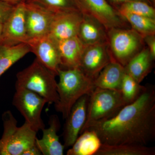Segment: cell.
I'll return each mask as SVG.
<instances>
[{
    "label": "cell",
    "instance_id": "obj_21",
    "mask_svg": "<svg viewBox=\"0 0 155 155\" xmlns=\"http://www.w3.org/2000/svg\"><path fill=\"white\" fill-rule=\"evenodd\" d=\"M29 52L30 48L27 44L13 46L0 45V77Z\"/></svg>",
    "mask_w": 155,
    "mask_h": 155
},
{
    "label": "cell",
    "instance_id": "obj_1",
    "mask_svg": "<svg viewBox=\"0 0 155 155\" xmlns=\"http://www.w3.org/2000/svg\"><path fill=\"white\" fill-rule=\"evenodd\" d=\"M87 130L94 131L102 144L148 146L155 140L154 86H146L114 117L93 123Z\"/></svg>",
    "mask_w": 155,
    "mask_h": 155
},
{
    "label": "cell",
    "instance_id": "obj_8",
    "mask_svg": "<svg viewBox=\"0 0 155 155\" xmlns=\"http://www.w3.org/2000/svg\"><path fill=\"white\" fill-rule=\"evenodd\" d=\"M80 11L91 16L104 26L112 28H129V24L107 0H76Z\"/></svg>",
    "mask_w": 155,
    "mask_h": 155
},
{
    "label": "cell",
    "instance_id": "obj_9",
    "mask_svg": "<svg viewBox=\"0 0 155 155\" xmlns=\"http://www.w3.org/2000/svg\"><path fill=\"white\" fill-rule=\"evenodd\" d=\"M28 38L26 28L25 2L14 5L3 24L0 45L13 46L27 44Z\"/></svg>",
    "mask_w": 155,
    "mask_h": 155
},
{
    "label": "cell",
    "instance_id": "obj_23",
    "mask_svg": "<svg viewBox=\"0 0 155 155\" xmlns=\"http://www.w3.org/2000/svg\"><path fill=\"white\" fill-rule=\"evenodd\" d=\"M131 28L143 37L155 35V19L129 13L120 14Z\"/></svg>",
    "mask_w": 155,
    "mask_h": 155
},
{
    "label": "cell",
    "instance_id": "obj_4",
    "mask_svg": "<svg viewBox=\"0 0 155 155\" xmlns=\"http://www.w3.org/2000/svg\"><path fill=\"white\" fill-rule=\"evenodd\" d=\"M4 131L0 139V155H22L36 144L37 133L25 122L17 127V122L10 111L2 115Z\"/></svg>",
    "mask_w": 155,
    "mask_h": 155
},
{
    "label": "cell",
    "instance_id": "obj_2",
    "mask_svg": "<svg viewBox=\"0 0 155 155\" xmlns=\"http://www.w3.org/2000/svg\"><path fill=\"white\" fill-rule=\"evenodd\" d=\"M57 91L59 100L54 105L56 110L66 119L74 104L81 97L90 95L95 88L94 81L84 74L78 67L60 69Z\"/></svg>",
    "mask_w": 155,
    "mask_h": 155
},
{
    "label": "cell",
    "instance_id": "obj_16",
    "mask_svg": "<svg viewBox=\"0 0 155 155\" xmlns=\"http://www.w3.org/2000/svg\"><path fill=\"white\" fill-rule=\"evenodd\" d=\"M83 14L77 34V37L84 46L107 42V32L105 27L94 18Z\"/></svg>",
    "mask_w": 155,
    "mask_h": 155
},
{
    "label": "cell",
    "instance_id": "obj_22",
    "mask_svg": "<svg viewBox=\"0 0 155 155\" xmlns=\"http://www.w3.org/2000/svg\"><path fill=\"white\" fill-rule=\"evenodd\" d=\"M155 155V147L135 144H102L95 155Z\"/></svg>",
    "mask_w": 155,
    "mask_h": 155
},
{
    "label": "cell",
    "instance_id": "obj_17",
    "mask_svg": "<svg viewBox=\"0 0 155 155\" xmlns=\"http://www.w3.org/2000/svg\"><path fill=\"white\" fill-rule=\"evenodd\" d=\"M61 69L79 67L84 46L77 36L57 41Z\"/></svg>",
    "mask_w": 155,
    "mask_h": 155
},
{
    "label": "cell",
    "instance_id": "obj_14",
    "mask_svg": "<svg viewBox=\"0 0 155 155\" xmlns=\"http://www.w3.org/2000/svg\"><path fill=\"white\" fill-rule=\"evenodd\" d=\"M89 96H83L72 107L66 120L63 135L65 148L71 147L80 135L87 117Z\"/></svg>",
    "mask_w": 155,
    "mask_h": 155
},
{
    "label": "cell",
    "instance_id": "obj_10",
    "mask_svg": "<svg viewBox=\"0 0 155 155\" xmlns=\"http://www.w3.org/2000/svg\"><path fill=\"white\" fill-rule=\"evenodd\" d=\"M113 60L107 42L90 45L84 47L78 68L84 75L94 81Z\"/></svg>",
    "mask_w": 155,
    "mask_h": 155
},
{
    "label": "cell",
    "instance_id": "obj_33",
    "mask_svg": "<svg viewBox=\"0 0 155 155\" xmlns=\"http://www.w3.org/2000/svg\"><path fill=\"white\" fill-rule=\"evenodd\" d=\"M150 1L152 3V4L153 5H154V6L155 0H150Z\"/></svg>",
    "mask_w": 155,
    "mask_h": 155
},
{
    "label": "cell",
    "instance_id": "obj_27",
    "mask_svg": "<svg viewBox=\"0 0 155 155\" xmlns=\"http://www.w3.org/2000/svg\"><path fill=\"white\" fill-rule=\"evenodd\" d=\"M14 5L0 0V24H4L8 19Z\"/></svg>",
    "mask_w": 155,
    "mask_h": 155
},
{
    "label": "cell",
    "instance_id": "obj_3",
    "mask_svg": "<svg viewBox=\"0 0 155 155\" xmlns=\"http://www.w3.org/2000/svg\"><path fill=\"white\" fill-rule=\"evenodd\" d=\"M56 75L35 59L30 66L18 72L15 88L21 87L34 92L48 104H56L59 97Z\"/></svg>",
    "mask_w": 155,
    "mask_h": 155
},
{
    "label": "cell",
    "instance_id": "obj_29",
    "mask_svg": "<svg viewBox=\"0 0 155 155\" xmlns=\"http://www.w3.org/2000/svg\"><path fill=\"white\" fill-rule=\"evenodd\" d=\"M143 1V2H146L149 3L150 5H152V3L151 2L150 0H107L108 2L114 6V8H116L117 6H119V5L123 4V3L127 2H131V1Z\"/></svg>",
    "mask_w": 155,
    "mask_h": 155
},
{
    "label": "cell",
    "instance_id": "obj_31",
    "mask_svg": "<svg viewBox=\"0 0 155 155\" xmlns=\"http://www.w3.org/2000/svg\"><path fill=\"white\" fill-rule=\"evenodd\" d=\"M2 1L15 5H17L20 3L26 2L28 0H2Z\"/></svg>",
    "mask_w": 155,
    "mask_h": 155
},
{
    "label": "cell",
    "instance_id": "obj_13",
    "mask_svg": "<svg viewBox=\"0 0 155 155\" xmlns=\"http://www.w3.org/2000/svg\"><path fill=\"white\" fill-rule=\"evenodd\" d=\"M83 16L78 10L54 13L49 35L57 41L77 36Z\"/></svg>",
    "mask_w": 155,
    "mask_h": 155
},
{
    "label": "cell",
    "instance_id": "obj_24",
    "mask_svg": "<svg viewBox=\"0 0 155 155\" xmlns=\"http://www.w3.org/2000/svg\"><path fill=\"white\" fill-rule=\"evenodd\" d=\"M116 8L119 14L129 13L155 19L154 6L143 1L127 2L117 6Z\"/></svg>",
    "mask_w": 155,
    "mask_h": 155
},
{
    "label": "cell",
    "instance_id": "obj_11",
    "mask_svg": "<svg viewBox=\"0 0 155 155\" xmlns=\"http://www.w3.org/2000/svg\"><path fill=\"white\" fill-rule=\"evenodd\" d=\"M25 7L28 39L48 35L54 13L39 5L29 2H25Z\"/></svg>",
    "mask_w": 155,
    "mask_h": 155
},
{
    "label": "cell",
    "instance_id": "obj_18",
    "mask_svg": "<svg viewBox=\"0 0 155 155\" xmlns=\"http://www.w3.org/2000/svg\"><path fill=\"white\" fill-rule=\"evenodd\" d=\"M125 68L113 60L100 72L94 80L95 87L120 91Z\"/></svg>",
    "mask_w": 155,
    "mask_h": 155
},
{
    "label": "cell",
    "instance_id": "obj_30",
    "mask_svg": "<svg viewBox=\"0 0 155 155\" xmlns=\"http://www.w3.org/2000/svg\"><path fill=\"white\" fill-rule=\"evenodd\" d=\"M42 155L40 151L38 149L36 145L31 147L25 151L22 155Z\"/></svg>",
    "mask_w": 155,
    "mask_h": 155
},
{
    "label": "cell",
    "instance_id": "obj_7",
    "mask_svg": "<svg viewBox=\"0 0 155 155\" xmlns=\"http://www.w3.org/2000/svg\"><path fill=\"white\" fill-rule=\"evenodd\" d=\"M13 104L25 119V122L37 132L45 128L42 111L47 102L36 93L21 87H16Z\"/></svg>",
    "mask_w": 155,
    "mask_h": 155
},
{
    "label": "cell",
    "instance_id": "obj_6",
    "mask_svg": "<svg viewBox=\"0 0 155 155\" xmlns=\"http://www.w3.org/2000/svg\"><path fill=\"white\" fill-rule=\"evenodd\" d=\"M107 32L111 56L124 67L145 46L143 37L132 28H112Z\"/></svg>",
    "mask_w": 155,
    "mask_h": 155
},
{
    "label": "cell",
    "instance_id": "obj_20",
    "mask_svg": "<svg viewBox=\"0 0 155 155\" xmlns=\"http://www.w3.org/2000/svg\"><path fill=\"white\" fill-rule=\"evenodd\" d=\"M101 145V140L94 131L85 130L79 135L67 154L95 155Z\"/></svg>",
    "mask_w": 155,
    "mask_h": 155
},
{
    "label": "cell",
    "instance_id": "obj_19",
    "mask_svg": "<svg viewBox=\"0 0 155 155\" xmlns=\"http://www.w3.org/2000/svg\"><path fill=\"white\" fill-rule=\"evenodd\" d=\"M153 61L148 49L145 46L124 67L125 73L140 84L152 69Z\"/></svg>",
    "mask_w": 155,
    "mask_h": 155
},
{
    "label": "cell",
    "instance_id": "obj_28",
    "mask_svg": "<svg viewBox=\"0 0 155 155\" xmlns=\"http://www.w3.org/2000/svg\"><path fill=\"white\" fill-rule=\"evenodd\" d=\"M145 44L148 49L151 57L154 61L155 59V35H147L143 37Z\"/></svg>",
    "mask_w": 155,
    "mask_h": 155
},
{
    "label": "cell",
    "instance_id": "obj_15",
    "mask_svg": "<svg viewBox=\"0 0 155 155\" xmlns=\"http://www.w3.org/2000/svg\"><path fill=\"white\" fill-rule=\"evenodd\" d=\"M49 126L44 128L42 137L36 140V145L42 155H63L65 147L60 141L58 132L60 123L58 116L52 115L50 118Z\"/></svg>",
    "mask_w": 155,
    "mask_h": 155
},
{
    "label": "cell",
    "instance_id": "obj_5",
    "mask_svg": "<svg viewBox=\"0 0 155 155\" xmlns=\"http://www.w3.org/2000/svg\"><path fill=\"white\" fill-rule=\"evenodd\" d=\"M126 105L120 91L95 87L89 96L86 121L80 134L93 123L114 117Z\"/></svg>",
    "mask_w": 155,
    "mask_h": 155
},
{
    "label": "cell",
    "instance_id": "obj_25",
    "mask_svg": "<svg viewBox=\"0 0 155 155\" xmlns=\"http://www.w3.org/2000/svg\"><path fill=\"white\" fill-rule=\"evenodd\" d=\"M145 87L125 72L120 91L124 101L128 104L135 101L143 92Z\"/></svg>",
    "mask_w": 155,
    "mask_h": 155
},
{
    "label": "cell",
    "instance_id": "obj_32",
    "mask_svg": "<svg viewBox=\"0 0 155 155\" xmlns=\"http://www.w3.org/2000/svg\"><path fill=\"white\" fill-rule=\"evenodd\" d=\"M3 25V24H0V39H1V36H2V32Z\"/></svg>",
    "mask_w": 155,
    "mask_h": 155
},
{
    "label": "cell",
    "instance_id": "obj_12",
    "mask_svg": "<svg viewBox=\"0 0 155 155\" xmlns=\"http://www.w3.org/2000/svg\"><path fill=\"white\" fill-rule=\"evenodd\" d=\"M27 44L37 60L57 76L61 67V60L57 41L48 35L31 39Z\"/></svg>",
    "mask_w": 155,
    "mask_h": 155
},
{
    "label": "cell",
    "instance_id": "obj_26",
    "mask_svg": "<svg viewBox=\"0 0 155 155\" xmlns=\"http://www.w3.org/2000/svg\"><path fill=\"white\" fill-rule=\"evenodd\" d=\"M26 2L39 5L54 13L80 11L76 0H28Z\"/></svg>",
    "mask_w": 155,
    "mask_h": 155
}]
</instances>
